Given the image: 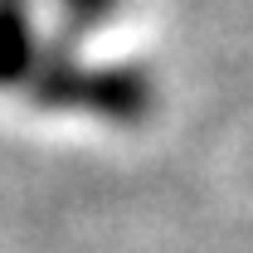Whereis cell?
<instances>
[{"label": "cell", "mask_w": 253, "mask_h": 253, "mask_svg": "<svg viewBox=\"0 0 253 253\" xmlns=\"http://www.w3.org/2000/svg\"><path fill=\"white\" fill-rule=\"evenodd\" d=\"M54 10L63 20V34H93L122 10V0H54Z\"/></svg>", "instance_id": "3957f363"}, {"label": "cell", "mask_w": 253, "mask_h": 253, "mask_svg": "<svg viewBox=\"0 0 253 253\" xmlns=\"http://www.w3.org/2000/svg\"><path fill=\"white\" fill-rule=\"evenodd\" d=\"M34 97L44 107H78V112H97L107 122H141L151 112V73H141L136 63H78L73 54H39L30 73Z\"/></svg>", "instance_id": "6da1fadb"}, {"label": "cell", "mask_w": 253, "mask_h": 253, "mask_svg": "<svg viewBox=\"0 0 253 253\" xmlns=\"http://www.w3.org/2000/svg\"><path fill=\"white\" fill-rule=\"evenodd\" d=\"M34 63H39L34 25L25 20V10H20V5H0V88L30 83Z\"/></svg>", "instance_id": "7a4b0ae2"}]
</instances>
